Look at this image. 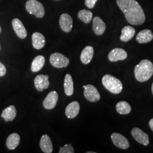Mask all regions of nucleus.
Masks as SVG:
<instances>
[{"label": "nucleus", "mask_w": 153, "mask_h": 153, "mask_svg": "<svg viewBox=\"0 0 153 153\" xmlns=\"http://www.w3.org/2000/svg\"><path fill=\"white\" fill-rule=\"evenodd\" d=\"M126 19L132 25H140L145 21V15L141 5L136 0H116Z\"/></svg>", "instance_id": "f257e3e1"}, {"label": "nucleus", "mask_w": 153, "mask_h": 153, "mask_svg": "<svg viewBox=\"0 0 153 153\" xmlns=\"http://www.w3.org/2000/svg\"><path fill=\"white\" fill-rule=\"evenodd\" d=\"M134 76L138 81L145 82L153 75V64L149 60H142L134 68Z\"/></svg>", "instance_id": "f03ea898"}, {"label": "nucleus", "mask_w": 153, "mask_h": 153, "mask_svg": "<svg viewBox=\"0 0 153 153\" xmlns=\"http://www.w3.org/2000/svg\"><path fill=\"white\" fill-rule=\"evenodd\" d=\"M102 83L107 90L114 94H118L123 90V84L115 76L106 74L102 78Z\"/></svg>", "instance_id": "7ed1b4c3"}, {"label": "nucleus", "mask_w": 153, "mask_h": 153, "mask_svg": "<svg viewBox=\"0 0 153 153\" xmlns=\"http://www.w3.org/2000/svg\"><path fill=\"white\" fill-rule=\"evenodd\" d=\"M26 9L28 13L38 18L44 16L45 10L43 5L37 0H28L26 4Z\"/></svg>", "instance_id": "20e7f679"}, {"label": "nucleus", "mask_w": 153, "mask_h": 153, "mask_svg": "<svg viewBox=\"0 0 153 153\" xmlns=\"http://www.w3.org/2000/svg\"><path fill=\"white\" fill-rule=\"evenodd\" d=\"M51 64L56 68H66L69 64V60L64 55L60 53H55L49 58Z\"/></svg>", "instance_id": "39448f33"}, {"label": "nucleus", "mask_w": 153, "mask_h": 153, "mask_svg": "<svg viewBox=\"0 0 153 153\" xmlns=\"http://www.w3.org/2000/svg\"><path fill=\"white\" fill-rule=\"evenodd\" d=\"M85 89L83 94L85 98L91 102H97L100 99V95L98 90L92 85L83 86Z\"/></svg>", "instance_id": "423d86ee"}, {"label": "nucleus", "mask_w": 153, "mask_h": 153, "mask_svg": "<svg viewBox=\"0 0 153 153\" xmlns=\"http://www.w3.org/2000/svg\"><path fill=\"white\" fill-rule=\"evenodd\" d=\"M131 136L137 142L144 146L149 144V138L148 134L138 128H134L131 131Z\"/></svg>", "instance_id": "0eeeda50"}, {"label": "nucleus", "mask_w": 153, "mask_h": 153, "mask_svg": "<svg viewBox=\"0 0 153 153\" xmlns=\"http://www.w3.org/2000/svg\"><path fill=\"white\" fill-rule=\"evenodd\" d=\"M111 137L114 144L117 148L124 150L129 148L130 145L128 140L120 133H114L111 134Z\"/></svg>", "instance_id": "6e6552de"}, {"label": "nucleus", "mask_w": 153, "mask_h": 153, "mask_svg": "<svg viewBox=\"0 0 153 153\" xmlns=\"http://www.w3.org/2000/svg\"><path fill=\"white\" fill-rule=\"evenodd\" d=\"M49 76L47 75L40 74L35 77L34 79V85L36 90L42 92L44 89L48 88L49 86Z\"/></svg>", "instance_id": "1a4fd4ad"}, {"label": "nucleus", "mask_w": 153, "mask_h": 153, "mask_svg": "<svg viewBox=\"0 0 153 153\" xmlns=\"http://www.w3.org/2000/svg\"><path fill=\"white\" fill-rule=\"evenodd\" d=\"M60 26L62 30L65 33L71 32L73 27V19L70 15L66 13L62 14L60 18Z\"/></svg>", "instance_id": "9d476101"}, {"label": "nucleus", "mask_w": 153, "mask_h": 153, "mask_svg": "<svg viewBox=\"0 0 153 153\" xmlns=\"http://www.w3.org/2000/svg\"><path fill=\"white\" fill-rule=\"evenodd\" d=\"M58 99L59 95L56 91H52L50 92L43 101V104L44 108L47 109L54 108L58 101Z\"/></svg>", "instance_id": "9b49d317"}, {"label": "nucleus", "mask_w": 153, "mask_h": 153, "mask_svg": "<svg viewBox=\"0 0 153 153\" xmlns=\"http://www.w3.org/2000/svg\"><path fill=\"white\" fill-rule=\"evenodd\" d=\"M128 54L124 49L122 48H115L112 49L108 54V59L111 62L126 60Z\"/></svg>", "instance_id": "f8f14e48"}, {"label": "nucleus", "mask_w": 153, "mask_h": 153, "mask_svg": "<svg viewBox=\"0 0 153 153\" xmlns=\"http://www.w3.org/2000/svg\"><path fill=\"white\" fill-rule=\"evenodd\" d=\"M12 26L14 31L19 38L25 39L27 37V33L22 22L18 18H15L12 21Z\"/></svg>", "instance_id": "ddd939ff"}, {"label": "nucleus", "mask_w": 153, "mask_h": 153, "mask_svg": "<svg viewBox=\"0 0 153 153\" xmlns=\"http://www.w3.org/2000/svg\"><path fill=\"white\" fill-rule=\"evenodd\" d=\"M80 105L78 102L73 101L68 104L65 108V115L69 119H73L78 115Z\"/></svg>", "instance_id": "4468645a"}, {"label": "nucleus", "mask_w": 153, "mask_h": 153, "mask_svg": "<svg viewBox=\"0 0 153 153\" xmlns=\"http://www.w3.org/2000/svg\"><path fill=\"white\" fill-rule=\"evenodd\" d=\"M106 28L105 24L103 21L99 16H95L93 19V29L94 33L97 35L103 34Z\"/></svg>", "instance_id": "2eb2a0df"}, {"label": "nucleus", "mask_w": 153, "mask_h": 153, "mask_svg": "<svg viewBox=\"0 0 153 153\" xmlns=\"http://www.w3.org/2000/svg\"><path fill=\"white\" fill-rule=\"evenodd\" d=\"M153 39V33L151 30L146 29L141 31L137 34L136 40L140 44L147 43Z\"/></svg>", "instance_id": "dca6fc26"}, {"label": "nucleus", "mask_w": 153, "mask_h": 153, "mask_svg": "<svg viewBox=\"0 0 153 153\" xmlns=\"http://www.w3.org/2000/svg\"><path fill=\"white\" fill-rule=\"evenodd\" d=\"M40 146L42 150L45 153H51L53 152V145L50 137L44 134L40 141Z\"/></svg>", "instance_id": "f3484780"}, {"label": "nucleus", "mask_w": 153, "mask_h": 153, "mask_svg": "<svg viewBox=\"0 0 153 153\" xmlns=\"http://www.w3.org/2000/svg\"><path fill=\"white\" fill-rule=\"evenodd\" d=\"M33 45L36 49L43 48L45 44V39L43 34L41 33H33L32 35Z\"/></svg>", "instance_id": "a211bd4d"}, {"label": "nucleus", "mask_w": 153, "mask_h": 153, "mask_svg": "<svg viewBox=\"0 0 153 153\" xmlns=\"http://www.w3.org/2000/svg\"><path fill=\"white\" fill-rule=\"evenodd\" d=\"M94 56V49L91 46H87L82 50L81 54V60L82 63L87 65L93 59Z\"/></svg>", "instance_id": "6ab92c4d"}, {"label": "nucleus", "mask_w": 153, "mask_h": 153, "mask_svg": "<svg viewBox=\"0 0 153 153\" xmlns=\"http://www.w3.org/2000/svg\"><path fill=\"white\" fill-rule=\"evenodd\" d=\"M136 33V30L133 27L126 26L121 30L120 40L122 42H127L133 38Z\"/></svg>", "instance_id": "aec40b11"}, {"label": "nucleus", "mask_w": 153, "mask_h": 153, "mask_svg": "<svg viewBox=\"0 0 153 153\" xmlns=\"http://www.w3.org/2000/svg\"><path fill=\"white\" fill-rule=\"evenodd\" d=\"M16 111L14 105H11L4 109L1 114L2 117L6 122L13 121L16 117Z\"/></svg>", "instance_id": "412c9836"}, {"label": "nucleus", "mask_w": 153, "mask_h": 153, "mask_svg": "<svg viewBox=\"0 0 153 153\" xmlns=\"http://www.w3.org/2000/svg\"><path fill=\"white\" fill-rule=\"evenodd\" d=\"M20 142V136L17 133H12L6 140V146L10 150H14L18 146Z\"/></svg>", "instance_id": "4be33fe9"}, {"label": "nucleus", "mask_w": 153, "mask_h": 153, "mask_svg": "<svg viewBox=\"0 0 153 153\" xmlns=\"http://www.w3.org/2000/svg\"><path fill=\"white\" fill-rule=\"evenodd\" d=\"M45 58L42 55L36 56L33 60L31 65V71L33 72H38L40 71L44 65Z\"/></svg>", "instance_id": "5701e85b"}, {"label": "nucleus", "mask_w": 153, "mask_h": 153, "mask_svg": "<svg viewBox=\"0 0 153 153\" xmlns=\"http://www.w3.org/2000/svg\"><path fill=\"white\" fill-rule=\"evenodd\" d=\"M64 90L67 96H71L74 93V85L71 75L67 74L64 79Z\"/></svg>", "instance_id": "b1692460"}, {"label": "nucleus", "mask_w": 153, "mask_h": 153, "mask_svg": "<svg viewBox=\"0 0 153 153\" xmlns=\"http://www.w3.org/2000/svg\"><path fill=\"white\" fill-rule=\"evenodd\" d=\"M116 108L117 112L121 115H127L131 112V105L125 101H121L117 103L116 105Z\"/></svg>", "instance_id": "393cba45"}, {"label": "nucleus", "mask_w": 153, "mask_h": 153, "mask_svg": "<svg viewBox=\"0 0 153 153\" xmlns=\"http://www.w3.org/2000/svg\"><path fill=\"white\" fill-rule=\"evenodd\" d=\"M78 18L85 23H89L93 19V13L89 10L83 9L78 11Z\"/></svg>", "instance_id": "a878e982"}, {"label": "nucleus", "mask_w": 153, "mask_h": 153, "mask_svg": "<svg viewBox=\"0 0 153 153\" xmlns=\"http://www.w3.org/2000/svg\"><path fill=\"white\" fill-rule=\"evenodd\" d=\"M74 149L71 144L65 145L63 147H60L59 153H74Z\"/></svg>", "instance_id": "bb28decb"}, {"label": "nucleus", "mask_w": 153, "mask_h": 153, "mask_svg": "<svg viewBox=\"0 0 153 153\" xmlns=\"http://www.w3.org/2000/svg\"><path fill=\"white\" fill-rule=\"evenodd\" d=\"M98 0H85V5L89 9H93Z\"/></svg>", "instance_id": "cd10ccee"}, {"label": "nucleus", "mask_w": 153, "mask_h": 153, "mask_svg": "<svg viewBox=\"0 0 153 153\" xmlns=\"http://www.w3.org/2000/svg\"><path fill=\"white\" fill-rule=\"evenodd\" d=\"M6 73V69L4 65L0 62V76H4Z\"/></svg>", "instance_id": "c85d7f7f"}, {"label": "nucleus", "mask_w": 153, "mask_h": 153, "mask_svg": "<svg viewBox=\"0 0 153 153\" xmlns=\"http://www.w3.org/2000/svg\"><path fill=\"white\" fill-rule=\"evenodd\" d=\"M149 126H150V129L152 130V131H153V119H152L150 121H149Z\"/></svg>", "instance_id": "c756f323"}, {"label": "nucleus", "mask_w": 153, "mask_h": 153, "mask_svg": "<svg viewBox=\"0 0 153 153\" xmlns=\"http://www.w3.org/2000/svg\"><path fill=\"white\" fill-rule=\"evenodd\" d=\"M152 94H153V84H152Z\"/></svg>", "instance_id": "7c9ffc66"}, {"label": "nucleus", "mask_w": 153, "mask_h": 153, "mask_svg": "<svg viewBox=\"0 0 153 153\" xmlns=\"http://www.w3.org/2000/svg\"><path fill=\"white\" fill-rule=\"evenodd\" d=\"M1 32V26H0V33Z\"/></svg>", "instance_id": "2f4dec72"}, {"label": "nucleus", "mask_w": 153, "mask_h": 153, "mask_svg": "<svg viewBox=\"0 0 153 153\" xmlns=\"http://www.w3.org/2000/svg\"><path fill=\"white\" fill-rule=\"evenodd\" d=\"M0 50H1V45H0Z\"/></svg>", "instance_id": "473e14b6"}]
</instances>
